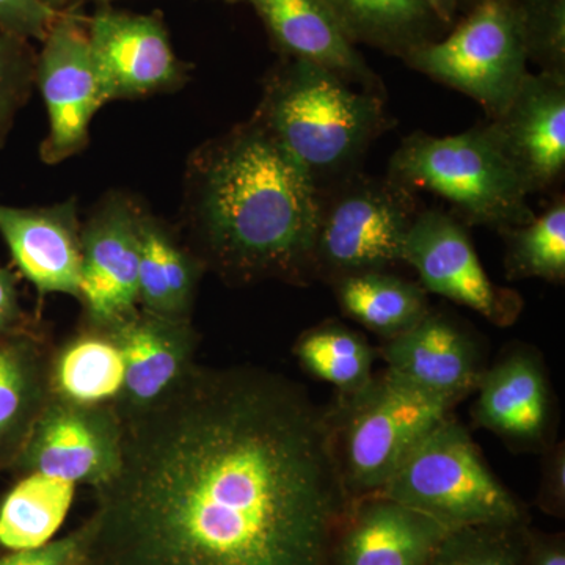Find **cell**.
I'll use <instances>...</instances> for the list:
<instances>
[{
  "instance_id": "27",
  "label": "cell",
  "mask_w": 565,
  "mask_h": 565,
  "mask_svg": "<svg viewBox=\"0 0 565 565\" xmlns=\"http://www.w3.org/2000/svg\"><path fill=\"white\" fill-rule=\"evenodd\" d=\"M504 237V269L509 280H565V202L561 196L544 214L525 225L500 232Z\"/></svg>"
},
{
  "instance_id": "9",
  "label": "cell",
  "mask_w": 565,
  "mask_h": 565,
  "mask_svg": "<svg viewBox=\"0 0 565 565\" xmlns=\"http://www.w3.org/2000/svg\"><path fill=\"white\" fill-rule=\"evenodd\" d=\"M403 264L414 267L427 294L473 310L493 326L519 321L523 297L486 273L467 225L440 210L419 211L405 237Z\"/></svg>"
},
{
  "instance_id": "3",
  "label": "cell",
  "mask_w": 565,
  "mask_h": 565,
  "mask_svg": "<svg viewBox=\"0 0 565 565\" xmlns=\"http://www.w3.org/2000/svg\"><path fill=\"white\" fill-rule=\"evenodd\" d=\"M253 118L319 193L359 173L390 126L384 93L356 88L332 71L286 57L267 74Z\"/></svg>"
},
{
  "instance_id": "2",
  "label": "cell",
  "mask_w": 565,
  "mask_h": 565,
  "mask_svg": "<svg viewBox=\"0 0 565 565\" xmlns=\"http://www.w3.org/2000/svg\"><path fill=\"white\" fill-rule=\"evenodd\" d=\"M318 211L313 182L253 117L189 159L191 250L228 285L315 281Z\"/></svg>"
},
{
  "instance_id": "1",
  "label": "cell",
  "mask_w": 565,
  "mask_h": 565,
  "mask_svg": "<svg viewBox=\"0 0 565 565\" xmlns=\"http://www.w3.org/2000/svg\"><path fill=\"white\" fill-rule=\"evenodd\" d=\"M95 493L88 565H334L355 501L327 405L263 367L199 364L125 422Z\"/></svg>"
},
{
  "instance_id": "34",
  "label": "cell",
  "mask_w": 565,
  "mask_h": 565,
  "mask_svg": "<svg viewBox=\"0 0 565 565\" xmlns=\"http://www.w3.org/2000/svg\"><path fill=\"white\" fill-rule=\"evenodd\" d=\"M542 460L541 486H539L537 505L546 514H565V444L555 441L545 449Z\"/></svg>"
},
{
  "instance_id": "15",
  "label": "cell",
  "mask_w": 565,
  "mask_h": 565,
  "mask_svg": "<svg viewBox=\"0 0 565 565\" xmlns=\"http://www.w3.org/2000/svg\"><path fill=\"white\" fill-rule=\"evenodd\" d=\"M490 134L531 193L548 191L565 169V76L527 73Z\"/></svg>"
},
{
  "instance_id": "19",
  "label": "cell",
  "mask_w": 565,
  "mask_h": 565,
  "mask_svg": "<svg viewBox=\"0 0 565 565\" xmlns=\"http://www.w3.org/2000/svg\"><path fill=\"white\" fill-rule=\"evenodd\" d=\"M433 516L371 493L353 501L334 565H424L451 533Z\"/></svg>"
},
{
  "instance_id": "32",
  "label": "cell",
  "mask_w": 565,
  "mask_h": 565,
  "mask_svg": "<svg viewBox=\"0 0 565 565\" xmlns=\"http://www.w3.org/2000/svg\"><path fill=\"white\" fill-rule=\"evenodd\" d=\"M0 565H88V533L82 525L73 533L36 548L18 550L0 557Z\"/></svg>"
},
{
  "instance_id": "17",
  "label": "cell",
  "mask_w": 565,
  "mask_h": 565,
  "mask_svg": "<svg viewBox=\"0 0 565 565\" xmlns=\"http://www.w3.org/2000/svg\"><path fill=\"white\" fill-rule=\"evenodd\" d=\"M125 356V386L117 414L122 423L163 403L196 366L199 334L192 321H177L137 308L107 323Z\"/></svg>"
},
{
  "instance_id": "26",
  "label": "cell",
  "mask_w": 565,
  "mask_h": 565,
  "mask_svg": "<svg viewBox=\"0 0 565 565\" xmlns=\"http://www.w3.org/2000/svg\"><path fill=\"white\" fill-rule=\"evenodd\" d=\"M292 353L305 373L332 385L341 396L371 381L377 359V349L363 333L333 319L305 330Z\"/></svg>"
},
{
  "instance_id": "23",
  "label": "cell",
  "mask_w": 565,
  "mask_h": 565,
  "mask_svg": "<svg viewBox=\"0 0 565 565\" xmlns=\"http://www.w3.org/2000/svg\"><path fill=\"white\" fill-rule=\"evenodd\" d=\"M338 307L382 340L399 337L429 313V294L419 282L397 275L364 273L332 282Z\"/></svg>"
},
{
  "instance_id": "11",
  "label": "cell",
  "mask_w": 565,
  "mask_h": 565,
  "mask_svg": "<svg viewBox=\"0 0 565 565\" xmlns=\"http://www.w3.org/2000/svg\"><path fill=\"white\" fill-rule=\"evenodd\" d=\"M125 423L114 407H84L50 397L11 468L74 484H106L121 463Z\"/></svg>"
},
{
  "instance_id": "4",
  "label": "cell",
  "mask_w": 565,
  "mask_h": 565,
  "mask_svg": "<svg viewBox=\"0 0 565 565\" xmlns=\"http://www.w3.org/2000/svg\"><path fill=\"white\" fill-rule=\"evenodd\" d=\"M386 177L412 192L437 193L463 225L503 232L535 217L530 195L487 125L455 136L411 134L393 152Z\"/></svg>"
},
{
  "instance_id": "8",
  "label": "cell",
  "mask_w": 565,
  "mask_h": 565,
  "mask_svg": "<svg viewBox=\"0 0 565 565\" xmlns=\"http://www.w3.org/2000/svg\"><path fill=\"white\" fill-rule=\"evenodd\" d=\"M403 61L498 117L530 73L519 0H476L455 31L419 44Z\"/></svg>"
},
{
  "instance_id": "35",
  "label": "cell",
  "mask_w": 565,
  "mask_h": 565,
  "mask_svg": "<svg viewBox=\"0 0 565 565\" xmlns=\"http://www.w3.org/2000/svg\"><path fill=\"white\" fill-rule=\"evenodd\" d=\"M28 315L22 310L17 275L0 266V337L29 329Z\"/></svg>"
},
{
  "instance_id": "14",
  "label": "cell",
  "mask_w": 565,
  "mask_h": 565,
  "mask_svg": "<svg viewBox=\"0 0 565 565\" xmlns=\"http://www.w3.org/2000/svg\"><path fill=\"white\" fill-rule=\"evenodd\" d=\"M476 426L500 437L509 448L544 452L555 444L557 412L541 353L514 344L487 366L476 390Z\"/></svg>"
},
{
  "instance_id": "30",
  "label": "cell",
  "mask_w": 565,
  "mask_h": 565,
  "mask_svg": "<svg viewBox=\"0 0 565 565\" xmlns=\"http://www.w3.org/2000/svg\"><path fill=\"white\" fill-rule=\"evenodd\" d=\"M36 55L28 40L0 31V150L35 87Z\"/></svg>"
},
{
  "instance_id": "18",
  "label": "cell",
  "mask_w": 565,
  "mask_h": 565,
  "mask_svg": "<svg viewBox=\"0 0 565 565\" xmlns=\"http://www.w3.org/2000/svg\"><path fill=\"white\" fill-rule=\"evenodd\" d=\"M82 223L74 199L51 206L0 204V236L40 296L81 297Z\"/></svg>"
},
{
  "instance_id": "6",
  "label": "cell",
  "mask_w": 565,
  "mask_h": 565,
  "mask_svg": "<svg viewBox=\"0 0 565 565\" xmlns=\"http://www.w3.org/2000/svg\"><path fill=\"white\" fill-rule=\"evenodd\" d=\"M377 493L451 530L526 523L525 508L493 475L455 414L415 446Z\"/></svg>"
},
{
  "instance_id": "29",
  "label": "cell",
  "mask_w": 565,
  "mask_h": 565,
  "mask_svg": "<svg viewBox=\"0 0 565 565\" xmlns=\"http://www.w3.org/2000/svg\"><path fill=\"white\" fill-rule=\"evenodd\" d=\"M151 225L161 258L170 318L192 321L193 303L204 266L195 253L181 245L161 221L151 217Z\"/></svg>"
},
{
  "instance_id": "10",
  "label": "cell",
  "mask_w": 565,
  "mask_h": 565,
  "mask_svg": "<svg viewBox=\"0 0 565 565\" xmlns=\"http://www.w3.org/2000/svg\"><path fill=\"white\" fill-rule=\"evenodd\" d=\"M35 87L40 88L50 120L40 158L55 166L85 150L93 117L106 104L87 28L76 14L62 11L44 36L36 55Z\"/></svg>"
},
{
  "instance_id": "36",
  "label": "cell",
  "mask_w": 565,
  "mask_h": 565,
  "mask_svg": "<svg viewBox=\"0 0 565 565\" xmlns=\"http://www.w3.org/2000/svg\"><path fill=\"white\" fill-rule=\"evenodd\" d=\"M522 565H565L564 535H539L527 531Z\"/></svg>"
},
{
  "instance_id": "31",
  "label": "cell",
  "mask_w": 565,
  "mask_h": 565,
  "mask_svg": "<svg viewBox=\"0 0 565 565\" xmlns=\"http://www.w3.org/2000/svg\"><path fill=\"white\" fill-rule=\"evenodd\" d=\"M527 61L565 76V0H519Z\"/></svg>"
},
{
  "instance_id": "12",
  "label": "cell",
  "mask_w": 565,
  "mask_h": 565,
  "mask_svg": "<svg viewBox=\"0 0 565 565\" xmlns=\"http://www.w3.org/2000/svg\"><path fill=\"white\" fill-rule=\"evenodd\" d=\"M147 211L111 192L82 223L81 297L85 321L107 326L139 308V267Z\"/></svg>"
},
{
  "instance_id": "13",
  "label": "cell",
  "mask_w": 565,
  "mask_h": 565,
  "mask_svg": "<svg viewBox=\"0 0 565 565\" xmlns=\"http://www.w3.org/2000/svg\"><path fill=\"white\" fill-rule=\"evenodd\" d=\"M87 33L104 102L145 98L184 84V66L156 14L103 9L92 18Z\"/></svg>"
},
{
  "instance_id": "5",
  "label": "cell",
  "mask_w": 565,
  "mask_h": 565,
  "mask_svg": "<svg viewBox=\"0 0 565 565\" xmlns=\"http://www.w3.org/2000/svg\"><path fill=\"white\" fill-rule=\"evenodd\" d=\"M334 456L352 500L377 493L455 407L388 367L327 405Z\"/></svg>"
},
{
  "instance_id": "38",
  "label": "cell",
  "mask_w": 565,
  "mask_h": 565,
  "mask_svg": "<svg viewBox=\"0 0 565 565\" xmlns=\"http://www.w3.org/2000/svg\"><path fill=\"white\" fill-rule=\"evenodd\" d=\"M41 2H43L44 6L50 7L52 10L61 11V7L65 6L68 0H41Z\"/></svg>"
},
{
  "instance_id": "21",
  "label": "cell",
  "mask_w": 565,
  "mask_h": 565,
  "mask_svg": "<svg viewBox=\"0 0 565 565\" xmlns=\"http://www.w3.org/2000/svg\"><path fill=\"white\" fill-rule=\"evenodd\" d=\"M125 373V356L109 327L87 321L47 359L51 397L84 407H117Z\"/></svg>"
},
{
  "instance_id": "20",
  "label": "cell",
  "mask_w": 565,
  "mask_h": 565,
  "mask_svg": "<svg viewBox=\"0 0 565 565\" xmlns=\"http://www.w3.org/2000/svg\"><path fill=\"white\" fill-rule=\"evenodd\" d=\"M286 58L313 63L363 90L384 93L323 0H247Z\"/></svg>"
},
{
  "instance_id": "28",
  "label": "cell",
  "mask_w": 565,
  "mask_h": 565,
  "mask_svg": "<svg viewBox=\"0 0 565 565\" xmlns=\"http://www.w3.org/2000/svg\"><path fill=\"white\" fill-rule=\"evenodd\" d=\"M525 525L470 526L451 531L424 565H522Z\"/></svg>"
},
{
  "instance_id": "37",
  "label": "cell",
  "mask_w": 565,
  "mask_h": 565,
  "mask_svg": "<svg viewBox=\"0 0 565 565\" xmlns=\"http://www.w3.org/2000/svg\"><path fill=\"white\" fill-rule=\"evenodd\" d=\"M423 2L445 28L456 21L457 11L465 2L475 3L476 0H423Z\"/></svg>"
},
{
  "instance_id": "25",
  "label": "cell",
  "mask_w": 565,
  "mask_h": 565,
  "mask_svg": "<svg viewBox=\"0 0 565 565\" xmlns=\"http://www.w3.org/2000/svg\"><path fill=\"white\" fill-rule=\"evenodd\" d=\"M74 487L50 476H22L0 504V546L18 552L51 542L68 514Z\"/></svg>"
},
{
  "instance_id": "22",
  "label": "cell",
  "mask_w": 565,
  "mask_h": 565,
  "mask_svg": "<svg viewBox=\"0 0 565 565\" xmlns=\"http://www.w3.org/2000/svg\"><path fill=\"white\" fill-rule=\"evenodd\" d=\"M50 351L32 327L0 337V470L11 468L50 401Z\"/></svg>"
},
{
  "instance_id": "33",
  "label": "cell",
  "mask_w": 565,
  "mask_h": 565,
  "mask_svg": "<svg viewBox=\"0 0 565 565\" xmlns=\"http://www.w3.org/2000/svg\"><path fill=\"white\" fill-rule=\"evenodd\" d=\"M61 13L41 0H0V31L22 40L43 41Z\"/></svg>"
},
{
  "instance_id": "16",
  "label": "cell",
  "mask_w": 565,
  "mask_h": 565,
  "mask_svg": "<svg viewBox=\"0 0 565 565\" xmlns=\"http://www.w3.org/2000/svg\"><path fill=\"white\" fill-rule=\"evenodd\" d=\"M375 349L390 371L452 407L476 393L489 366L470 329L433 308L411 330Z\"/></svg>"
},
{
  "instance_id": "7",
  "label": "cell",
  "mask_w": 565,
  "mask_h": 565,
  "mask_svg": "<svg viewBox=\"0 0 565 565\" xmlns=\"http://www.w3.org/2000/svg\"><path fill=\"white\" fill-rule=\"evenodd\" d=\"M415 192L390 177L359 172L319 193L315 278L385 273L403 264L405 237L414 223Z\"/></svg>"
},
{
  "instance_id": "24",
  "label": "cell",
  "mask_w": 565,
  "mask_h": 565,
  "mask_svg": "<svg viewBox=\"0 0 565 565\" xmlns=\"http://www.w3.org/2000/svg\"><path fill=\"white\" fill-rule=\"evenodd\" d=\"M352 43L367 44L403 58L435 40L441 22L423 0H323Z\"/></svg>"
}]
</instances>
